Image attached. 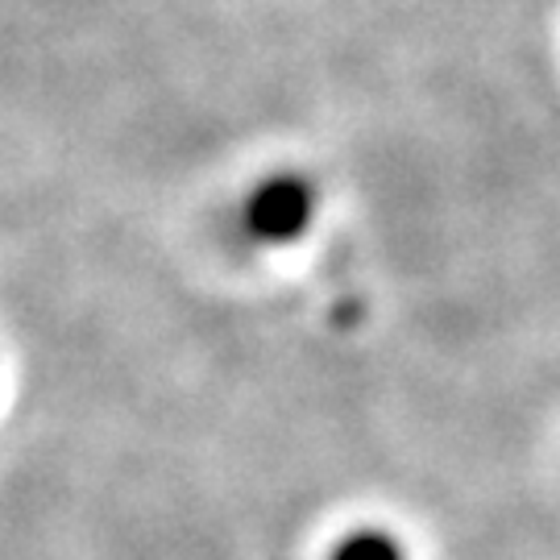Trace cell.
Instances as JSON below:
<instances>
[{
  "instance_id": "1",
  "label": "cell",
  "mask_w": 560,
  "mask_h": 560,
  "mask_svg": "<svg viewBox=\"0 0 560 560\" xmlns=\"http://www.w3.org/2000/svg\"><path fill=\"white\" fill-rule=\"evenodd\" d=\"M316 217V187L300 175L266 179L245 203V233L261 245L295 241Z\"/></svg>"
},
{
  "instance_id": "2",
  "label": "cell",
  "mask_w": 560,
  "mask_h": 560,
  "mask_svg": "<svg viewBox=\"0 0 560 560\" xmlns=\"http://www.w3.org/2000/svg\"><path fill=\"white\" fill-rule=\"evenodd\" d=\"M328 560H407L402 548L386 532H353L332 548Z\"/></svg>"
}]
</instances>
